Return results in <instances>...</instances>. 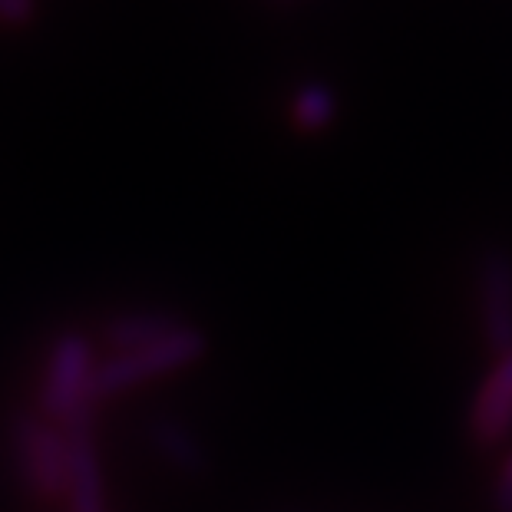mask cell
<instances>
[{"label":"cell","instance_id":"30bf717a","mask_svg":"<svg viewBox=\"0 0 512 512\" xmlns=\"http://www.w3.org/2000/svg\"><path fill=\"white\" fill-rule=\"evenodd\" d=\"M37 17V0H0V24L27 27Z\"/></svg>","mask_w":512,"mask_h":512},{"label":"cell","instance_id":"8fae6325","mask_svg":"<svg viewBox=\"0 0 512 512\" xmlns=\"http://www.w3.org/2000/svg\"><path fill=\"white\" fill-rule=\"evenodd\" d=\"M493 509H496V512H512V450H509L506 463H503V470H499V479H496Z\"/></svg>","mask_w":512,"mask_h":512},{"label":"cell","instance_id":"ba28073f","mask_svg":"<svg viewBox=\"0 0 512 512\" xmlns=\"http://www.w3.org/2000/svg\"><path fill=\"white\" fill-rule=\"evenodd\" d=\"M182 321L176 314L166 311H133V314H119L103 328L106 341H110L116 351H136V347H149L169 337L172 331H179Z\"/></svg>","mask_w":512,"mask_h":512},{"label":"cell","instance_id":"8992f818","mask_svg":"<svg viewBox=\"0 0 512 512\" xmlns=\"http://www.w3.org/2000/svg\"><path fill=\"white\" fill-rule=\"evenodd\" d=\"M470 433L479 446H499L512 437V351L499 354L473 400Z\"/></svg>","mask_w":512,"mask_h":512},{"label":"cell","instance_id":"277c9868","mask_svg":"<svg viewBox=\"0 0 512 512\" xmlns=\"http://www.w3.org/2000/svg\"><path fill=\"white\" fill-rule=\"evenodd\" d=\"M479 281V321L489 351H512V252L503 245L486 248L476 268Z\"/></svg>","mask_w":512,"mask_h":512},{"label":"cell","instance_id":"9c48e42d","mask_svg":"<svg viewBox=\"0 0 512 512\" xmlns=\"http://www.w3.org/2000/svg\"><path fill=\"white\" fill-rule=\"evenodd\" d=\"M291 119L301 133H324L337 119V93L328 83H301L291 96Z\"/></svg>","mask_w":512,"mask_h":512},{"label":"cell","instance_id":"3957f363","mask_svg":"<svg viewBox=\"0 0 512 512\" xmlns=\"http://www.w3.org/2000/svg\"><path fill=\"white\" fill-rule=\"evenodd\" d=\"M93 344L90 337L80 331H63L57 337L47 361V380H43L40 400L43 417L70 423L73 417L93 413L90 403V380H93Z\"/></svg>","mask_w":512,"mask_h":512},{"label":"cell","instance_id":"52a82bcc","mask_svg":"<svg viewBox=\"0 0 512 512\" xmlns=\"http://www.w3.org/2000/svg\"><path fill=\"white\" fill-rule=\"evenodd\" d=\"M149 443L172 470H179L185 476H202L209 470V450H205V443L199 440V433L192 427H185L182 420H172V417L152 420Z\"/></svg>","mask_w":512,"mask_h":512},{"label":"cell","instance_id":"7a4b0ae2","mask_svg":"<svg viewBox=\"0 0 512 512\" xmlns=\"http://www.w3.org/2000/svg\"><path fill=\"white\" fill-rule=\"evenodd\" d=\"M10 446L30 493L40 499H60L67 493V430L53 427L50 417L20 413L10 427Z\"/></svg>","mask_w":512,"mask_h":512},{"label":"cell","instance_id":"5b68a950","mask_svg":"<svg viewBox=\"0 0 512 512\" xmlns=\"http://www.w3.org/2000/svg\"><path fill=\"white\" fill-rule=\"evenodd\" d=\"M67 427V493L70 512H106L103 463L93 433V413L73 417Z\"/></svg>","mask_w":512,"mask_h":512},{"label":"cell","instance_id":"6da1fadb","mask_svg":"<svg viewBox=\"0 0 512 512\" xmlns=\"http://www.w3.org/2000/svg\"><path fill=\"white\" fill-rule=\"evenodd\" d=\"M205 351H209V341L199 328H189L182 324L179 331H172L162 341L149 344V347H136V351H116L110 361L96 364L93 380H90V403L110 400L123 390L143 384V380L172 374V370H182L195 361H202Z\"/></svg>","mask_w":512,"mask_h":512}]
</instances>
